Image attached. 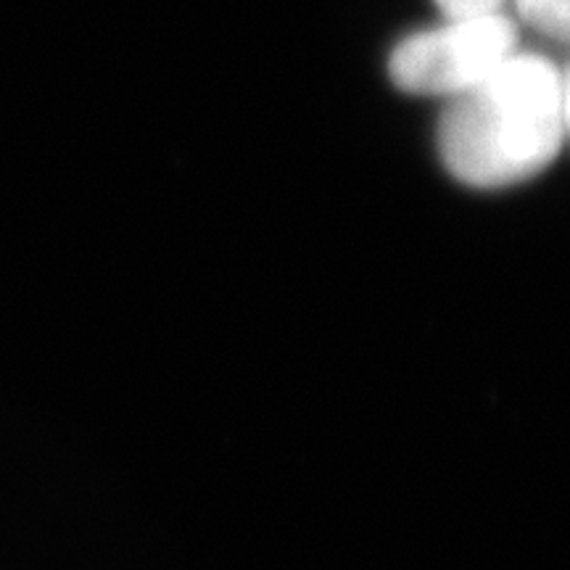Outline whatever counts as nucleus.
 <instances>
[{"label": "nucleus", "mask_w": 570, "mask_h": 570, "mask_svg": "<svg viewBox=\"0 0 570 570\" xmlns=\"http://www.w3.org/2000/svg\"><path fill=\"white\" fill-rule=\"evenodd\" d=\"M566 146L562 71L547 56L520 48L487 80L449 98L439 119L441 161L470 188L531 180Z\"/></svg>", "instance_id": "obj_1"}, {"label": "nucleus", "mask_w": 570, "mask_h": 570, "mask_svg": "<svg viewBox=\"0 0 570 570\" xmlns=\"http://www.w3.org/2000/svg\"><path fill=\"white\" fill-rule=\"evenodd\" d=\"M518 21L508 13L444 19V24L399 40L389 77L412 96L454 98L479 85L518 51Z\"/></svg>", "instance_id": "obj_2"}, {"label": "nucleus", "mask_w": 570, "mask_h": 570, "mask_svg": "<svg viewBox=\"0 0 570 570\" xmlns=\"http://www.w3.org/2000/svg\"><path fill=\"white\" fill-rule=\"evenodd\" d=\"M518 17L547 40L570 46V0H510Z\"/></svg>", "instance_id": "obj_3"}, {"label": "nucleus", "mask_w": 570, "mask_h": 570, "mask_svg": "<svg viewBox=\"0 0 570 570\" xmlns=\"http://www.w3.org/2000/svg\"><path fill=\"white\" fill-rule=\"evenodd\" d=\"M504 3H510V0H436L444 19L487 17V13L504 11Z\"/></svg>", "instance_id": "obj_4"}, {"label": "nucleus", "mask_w": 570, "mask_h": 570, "mask_svg": "<svg viewBox=\"0 0 570 570\" xmlns=\"http://www.w3.org/2000/svg\"><path fill=\"white\" fill-rule=\"evenodd\" d=\"M562 71V117H566V142H570V63Z\"/></svg>", "instance_id": "obj_5"}]
</instances>
